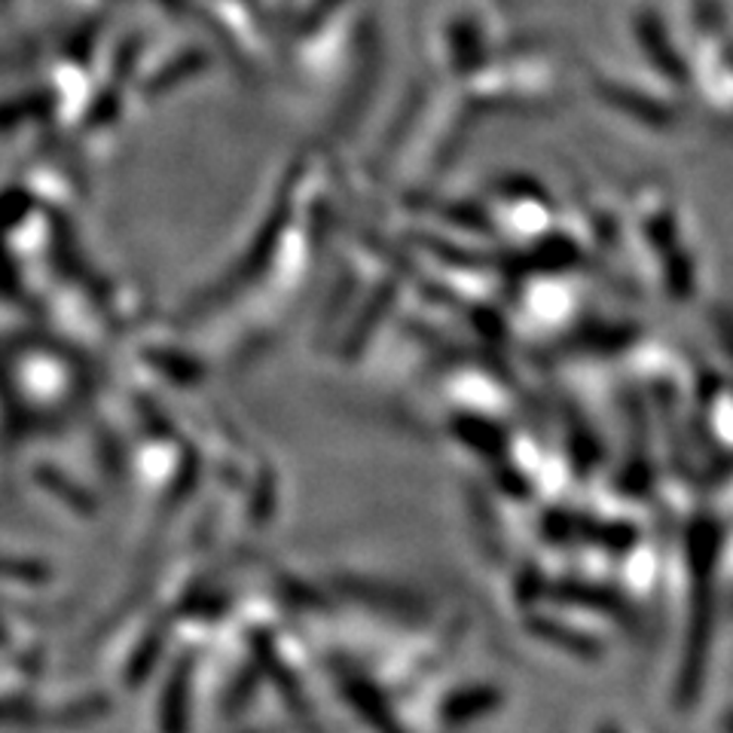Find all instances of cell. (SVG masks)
<instances>
[{"instance_id": "1", "label": "cell", "mask_w": 733, "mask_h": 733, "mask_svg": "<svg viewBox=\"0 0 733 733\" xmlns=\"http://www.w3.org/2000/svg\"><path fill=\"white\" fill-rule=\"evenodd\" d=\"M190 675H193V663L190 657H181L178 666L168 675V687L163 694V733H187V706H190Z\"/></svg>"}, {"instance_id": "2", "label": "cell", "mask_w": 733, "mask_h": 733, "mask_svg": "<svg viewBox=\"0 0 733 733\" xmlns=\"http://www.w3.org/2000/svg\"><path fill=\"white\" fill-rule=\"evenodd\" d=\"M343 694L349 697V702L355 706V712L364 718L366 724H373L376 733H404L400 724L392 716V709L385 706L382 694L370 682H361V678H346L343 682Z\"/></svg>"}, {"instance_id": "3", "label": "cell", "mask_w": 733, "mask_h": 733, "mask_svg": "<svg viewBox=\"0 0 733 733\" xmlns=\"http://www.w3.org/2000/svg\"><path fill=\"white\" fill-rule=\"evenodd\" d=\"M498 702H502V690H495V687H461L456 694H449V700L443 702L441 716L446 724H468L473 718L495 712Z\"/></svg>"}, {"instance_id": "4", "label": "cell", "mask_w": 733, "mask_h": 733, "mask_svg": "<svg viewBox=\"0 0 733 733\" xmlns=\"http://www.w3.org/2000/svg\"><path fill=\"white\" fill-rule=\"evenodd\" d=\"M343 590L358 599V602H366V605H376V609H392L397 614H412V609H419V599L404 590H392V587H382V584H370V580H355L346 578L339 580Z\"/></svg>"}, {"instance_id": "5", "label": "cell", "mask_w": 733, "mask_h": 733, "mask_svg": "<svg viewBox=\"0 0 733 733\" xmlns=\"http://www.w3.org/2000/svg\"><path fill=\"white\" fill-rule=\"evenodd\" d=\"M538 639L550 641V645H556V648H563L568 654H578V657H599L602 654V648L596 645L590 636H584L578 629H572V626L556 624V621H548V617H538L529 624Z\"/></svg>"}, {"instance_id": "6", "label": "cell", "mask_w": 733, "mask_h": 733, "mask_svg": "<svg viewBox=\"0 0 733 733\" xmlns=\"http://www.w3.org/2000/svg\"><path fill=\"white\" fill-rule=\"evenodd\" d=\"M456 434L461 437V443L473 446L477 453L483 456H502L504 453V431L492 422H483V419H473V416H465L456 422Z\"/></svg>"}, {"instance_id": "7", "label": "cell", "mask_w": 733, "mask_h": 733, "mask_svg": "<svg viewBox=\"0 0 733 733\" xmlns=\"http://www.w3.org/2000/svg\"><path fill=\"white\" fill-rule=\"evenodd\" d=\"M560 599L568 602H578V605H593L602 614H614V617H624L626 602L617 593H605V590H596V587H584V584H560Z\"/></svg>"}, {"instance_id": "8", "label": "cell", "mask_w": 733, "mask_h": 733, "mask_svg": "<svg viewBox=\"0 0 733 733\" xmlns=\"http://www.w3.org/2000/svg\"><path fill=\"white\" fill-rule=\"evenodd\" d=\"M385 305H388V293H385V290H380V297L373 300L370 312H364V315H361V321H358V324L351 327L349 339H346V351H349V355H358V351L364 349V343L370 339V334H373V331L380 327V321H382L380 315H382V309H385Z\"/></svg>"}, {"instance_id": "9", "label": "cell", "mask_w": 733, "mask_h": 733, "mask_svg": "<svg viewBox=\"0 0 733 733\" xmlns=\"http://www.w3.org/2000/svg\"><path fill=\"white\" fill-rule=\"evenodd\" d=\"M153 358H156V361L163 364L159 370L166 373L168 380L193 382V380H199V376H202V370H199L196 361H190V358H181V355H175V351H171V355H163V358H159V355H153Z\"/></svg>"}, {"instance_id": "10", "label": "cell", "mask_w": 733, "mask_h": 733, "mask_svg": "<svg viewBox=\"0 0 733 733\" xmlns=\"http://www.w3.org/2000/svg\"><path fill=\"white\" fill-rule=\"evenodd\" d=\"M599 733H621V731H617V728H602Z\"/></svg>"}]
</instances>
